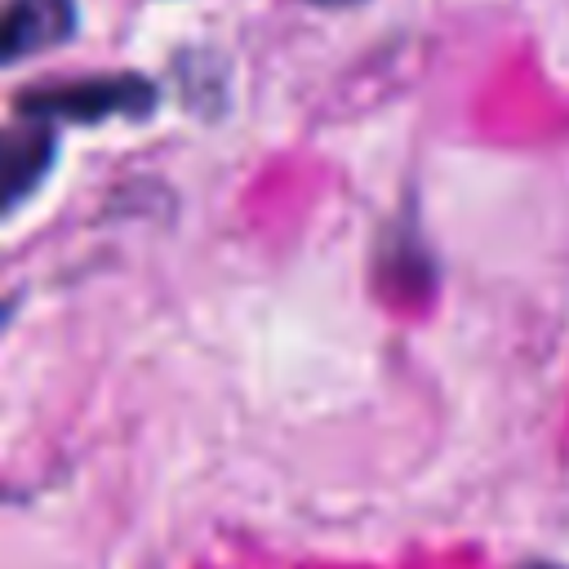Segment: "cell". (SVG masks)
Returning a JSON list of instances; mask_svg holds the SVG:
<instances>
[{
    "label": "cell",
    "mask_w": 569,
    "mask_h": 569,
    "mask_svg": "<svg viewBox=\"0 0 569 569\" xmlns=\"http://www.w3.org/2000/svg\"><path fill=\"white\" fill-rule=\"evenodd\" d=\"M316 4H356V0H316Z\"/></svg>",
    "instance_id": "5"
},
{
    "label": "cell",
    "mask_w": 569,
    "mask_h": 569,
    "mask_svg": "<svg viewBox=\"0 0 569 569\" xmlns=\"http://www.w3.org/2000/svg\"><path fill=\"white\" fill-rule=\"evenodd\" d=\"M76 31V0H0V67L36 58Z\"/></svg>",
    "instance_id": "3"
},
{
    "label": "cell",
    "mask_w": 569,
    "mask_h": 569,
    "mask_svg": "<svg viewBox=\"0 0 569 569\" xmlns=\"http://www.w3.org/2000/svg\"><path fill=\"white\" fill-rule=\"evenodd\" d=\"M525 569H565V565H525Z\"/></svg>",
    "instance_id": "4"
},
{
    "label": "cell",
    "mask_w": 569,
    "mask_h": 569,
    "mask_svg": "<svg viewBox=\"0 0 569 569\" xmlns=\"http://www.w3.org/2000/svg\"><path fill=\"white\" fill-rule=\"evenodd\" d=\"M58 156V129L40 116H18L0 129V218L22 209L49 178Z\"/></svg>",
    "instance_id": "2"
},
{
    "label": "cell",
    "mask_w": 569,
    "mask_h": 569,
    "mask_svg": "<svg viewBox=\"0 0 569 569\" xmlns=\"http://www.w3.org/2000/svg\"><path fill=\"white\" fill-rule=\"evenodd\" d=\"M160 89L138 76V71H107V76H71V80H49L31 84L13 98L18 116H40V120H71V124H98L111 116L142 120L156 111Z\"/></svg>",
    "instance_id": "1"
}]
</instances>
